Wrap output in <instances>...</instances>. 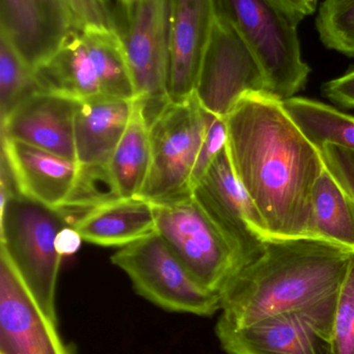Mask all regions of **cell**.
Returning <instances> with one entry per match:
<instances>
[{
  "label": "cell",
  "instance_id": "83f0119b",
  "mask_svg": "<svg viewBox=\"0 0 354 354\" xmlns=\"http://www.w3.org/2000/svg\"><path fill=\"white\" fill-rule=\"evenodd\" d=\"M321 156L328 169L354 199V167L346 149L328 145L322 149Z\"/></svg>",
  "mask_w": 354,
  "mask_h": 354
},
{
  "label": "cell",
  "instance_id": "30bf717a",
  "mask_svg": "<svg viewBox=\"0 0 354 354\" xmlns=\"http://www.w3.org/2000/svg\"><path fill=\"white\" fill-rule=\"evenodd\" d=\"M251 91H266L261 68L238 31L215 10L195 95L204 109L227 118L240 97Z\"/></svg>",
  "mask_w": 354,
  "mask_h": 354
},
{
  "label": "cell",
  "instance_id": "d6a6232c",
  "mask_svg": "<svg viewBox=\"0 0 354 354\" xmlns=\"http://www.w3.org/2000/svg\"><path fill=\"white\" fill-rule=\"evenodd\" d=\"M309 1L311 2V4L314 8H316V4H317L318 0H309Z\"/></svg>",
  "mask_w": 354,
  "mask_h": 354
},
{
  "label": "cell",
  "instance_id": "7c38bea8",
  "mask_svg": "<svg viewBox=\"0 0 354 354\" xmlns=\"http://www.w3.org/2000/svg\"><path fill=\"white\" fill-rule=\"evenodd\" d=\"M0 35L35 72L82 28L66 0H1Z\"/></svg>",
  "mask_w": 354,
  "mask_h": 354
},
{
  "label": "cell",
  "instance_id": "9a60e30c",
  "mask_svg": "<svg viewBox=\"0 0 354 354\" xmlns=\"http://www.w3.org/2000/svg\"><path fill=\"white\" fill-rule=\"evenodd\" d=\"M214 17V0H172L168 75L170 101H184L195 93Z\"/></svg>",
  "mask_w": 354,
  "mask_h": 354
},
{
  "label": "cell",
  "instance_id": "cb8c5ba5",
  "mask_svg": "<svg viewBox=\"0 0 354 354\" xmlns=\"http://www.w3.org/2000/svg\"><path fill=\"white\" fill-rule=\"evenodd\" d=\"M317 28L326 47L354 57V0H324Z\"/></svg>",
  "mask_w": 354,
  "mask_h": 354
},
{
  "label": "cell",
  "instance_id": "8fae6325",
  "mask_svg": "<svg viewBox=\"0 0 354 354\" xmlns=\"http://www.w3.org/2000/svg\"><path fill=\"white\" fill-rule=\"evenodd\" d=\"M193 195L231 241L245 266L261 255L272 236L235 176L227 147L193 185Z\"/></svg>",
  "mask_w": 354,
  "mask_h": 354
},
{
  "label": "cell",
  "instance_id": "e0dca14e",
  "mask_svg": "<svg viewBox=\"0 0 354 354\" xmlns=\"http://www.w3.org/2000/svg\"><path fill=\"white\" fill-rule=\"evenodd\" d=\"M1 156L19 193L52 208L66 203L80 171L77 162L6 137H1Z\"/></svg>",
  "mask_w": 354,
  "mask_h": 354
},
{
  "label": "cell",
  "instance_id": "5b68a950",
  "mask_svg": "<svg viewBox=\"0 0 354 354\" xmlns=\"http://www.w3.org/2000/svg\"><path fill=\"white\" fill-rule=\"evenodd\" d=\"M214 4L255 56L266 93L285 101L305 87L311 68L301 55L299 24L276 0H214Z\"/></svg>",
  "mask_w": 354,
  "mask_h": 354
},
{
  "label": "cell",
  "instance_id": "7a4b0ae2",
  "mask_svg": "<svg viewBox=\"0 0 354 354\" xmlns=\"http://www.w3.org/2000/svg\"><path fill=\"white\" fill-rule=\"evenodd\" d=\"M353 252L319 239H272L220 293L218 328H240L292 313L330 340L339 295Z\"/></svg>",
  "mask_w": 354,
  "mask_h": 354
},
{
  "label": "cell",
  "instance_id": "4316f807",
  "mask_svg": "<svg viewBox=\"0 0 354 354\" xmlns=\"http://www.w3.org/2000/svg\"><path fill=\"white\" fill-rule=\"evenodd\" d=\"M80 27L114 29V8L108 0H66Z\"/></svg>",
  "mask_w": 354,
  "mask_h": 354
},
{
  "label": "cell",
  "instance_id": "f546056e",
  "mask_svg": "<svg viewBox=\"0 0 354 354\" xmlns=\"http://www.w3.org/2000/svg\"><path fill=\"white\" fill-rule=\"evenodd\" d=\"M82 241V237L73 227H64L55 237L56 251L60 256L72 255L78 251Z\"/></svg>",
  "mask_w": 354,
  "mask_h": 354
},
{
  "label": "cell",
  "instance_id": "d6986e66",
  "mask_svg": "<svg viewBox=\"0 0 354 354\" xmlns=\"http://www.w3.org/2000/svg\"><path fill=\"white\" fill-rule=\"evenodd\" d=\"M72 227L87 243L121 249L156 232L153 203L139 197L112 200L87 210Z\"/></svg>",
  "mask_w": 354,
  "mask_h": 354
},
{
  "label": "cell",
  "instance_id": "44dd1931",
  "mask_svg": "<svg viewBox=\"0 0 354 354\" xmlns=\"http://www.w3.org/2000/svg\"><path fill=\"white\" fill-rule=\"evenodd\" d=\"M314 239L354 253V199L324 166L313 191Z\"/></svg>",
  "mask_w": 354,
  "mask_h": 354
},
{
  "label": "cell",
  "instance_id": "52a82bcc",
  "mask_svg": "<svg viewBox=\"0 0 354 354\" xmlns=\"http://www.w3.org/2000/svg\"><path fill=\"white\" fill-rule=\"evenodd\" d=\"M153 206L158 234L193 278L220 297L231 279L245 266L231 241L193 193Z\"/></svg>",
  "mask_w": 354,
  "mask_h": 354
},
{
  "label": "cell",
  "instance_id": "1f68e13d",
  "mask_svg": "<svg viewBox=\"0 0 354 354\" xmlns=\"http://www.w3.org/2000/svg\"><path fill=\"white\" fill-rule=\"evenodd\" d=\"M347 153H348L349 159H351V163H353L354 167V151H347Z\"/></svg>",
  "mask_w": 354,
  "mask_h": 354
},
{
  "label": "cell",
  "instance_id": "d4e9b609",
  "mask_svg": "<svg viewBox=\"0 0 354 354\" xmlns=\"http://www.w3.org/2000/svg\"><path fill=\"white\" fill-rule=\"evenodd\" d=\"M330 344L333 354H354V253L339 295Z\"/></svg>",
  "mask_w": 354,
  "mask_h": 354
},
{
  "label": "cell",
  "instance_id": "4fadbf2b",
  "mask_svg": "<svg viewBox=\"0 0 354 354\" xmlns=\"http://www.w3.org/2000/svg\"><path fill=\"white\" fill-rule=\"evenodd\" d=\"M0 354H71L3 252H0Z\"/></svg>",
  "mask_w": 354,
  "mask_h": 354
},
{
  "label": "cell",
  "instance_id": "9c48e42d",
  "mask_svg": "<svg viewBox=\"0 0 354 354\" xmlns=\"http://www.w3.org/2000/svg\"><path fill=\"white\" fill-rule=\"evenodd\" d=\"M128 276L137 295L164 311L211 317L220 297L202 286L157 231L121 248L110 258Z\"/></svg>",
  "mask_w": 354,
  "mask_h": 354
},
{
  "label": "cell",
  "instance_id": "2e32d148",
  "mask_svg": "<svg viewBox=\"0 0 354 354\" xmlns=\"http://www.w3.org/2000/svg\"><path fill=\"white\" fill-rule=\"evenodd\" d=\"M215 334L228 354H333L330 339L297 314L272 316L240 328L215 326Z\"/></svg>",
  "mask_w": 354,
  "mask_h": 354
},
{
  "label": "cell",
  "instance_id": "4dcf8cb0",
  "mask_svg": "<svg viewBox=\"0 0 354 354\" xmlns=\"http://www.w3.org/2000/svg\"><path fill=\"white\" fill-rule=\"evenodd\" d=\"M287 14L299 24L303 18L314 12L315 8L309 0H276Z\"/></svg>",
  "mask_w": 354,
  "mask_h": 354
},
{
  "label": "cell",
  "instance_id": "484cf974",
  "mask_svg": "<svg viewBox=\"0 0 354 354\" xmlns=\"http://www.w3.org/2000/svg\"><path fill=\"white\" fill-rule=\"evenodd\" d=\"M228 141L226 118L214 115L209 112L205 137L201 145L193 174V187L206 174L214 160L224 151Z\"/></svg>",
  "mask_w": 354,
  "mask_h": 354
},
{
  "label": "cell",
  "instance_id": "ba28073f",
  "mask_svg": "<svg viewBox=\"0 0 354 354\" xmlns=\"http://www.w3.org/2000/svg\"><path fill=\"white\" fill-rule=\"evenodd\" d=\"M209 112L193 93L170 102L150 124L151 166L139 197L152 203L193 193V174L201 149Z\"/></svg>",
  "mask_w": 354,
  "mask_h": 354
},
{
  "label": "cell",
  "instance_id": "8992f818",
  "mask_svg": "<svg viewBox=\"0 0 354 354\" xmlns=\"http://www.w3.org/2000/svg\"><path fill=\"white\" fill-rule=\"evenodd\" d=\"M172 0H116L114 30L124 47L135 100L148 124L170 103L168 93Z\"/></svg>",
  "mask_w": 354,
  "mask_h": 354
},
{
  "label": "cell",
  "instance_id": "ac0fdd59",
  "mask_svg": "<svg viewBox=\"0 0 354 354\" xmlns=\"http://www.w3.org/2000/svg\"><path fill=\"white\" fill-rule=\"evenodd\" d=\"M134 100L99 97L78 101L74 135L80 167H106L122 139Z\"/></svg>",
  "mask_w": 354,
  "mask_h": 354
},
{
  "label": "cell",
  "instance_id": "6da1fadb",
  "mask_svg": "<svg viewBox=\"0 0 354 354\" xmlns=\"http://www.w3.org/2000/svg\"><path fill=\"white\" fill-rule=\"evenodd\" d=\"M226 120L233 171L272 239H315L312 199L326 164L283 101L266 91H251Z\"/></svg>",
  "mask_w": 354,
  "mask_h": 354
},
{
  "label": "cell",
  "instance_id": "3957f363",
  "mask_svg": "<svg viewBox=\"0 0 354 354\" xmlns=\"http://www.w3.org/2000/svg\"><path fill=\"white\" fill-rule=\"evenodd\" d=\"M39 91L76 101L110 97L135 100L124 47L114 29L85 26L33 72Z\"/></svg>",
  "mask_w": 354,
  "mask_h": 354
},
{
  "label": "cell",
  "instance_id": "603a6c76",
  "mask_svg": "<svg viewBox=\"0 0 354 354\" xmlns=\"http://www.w3.org/2000/svg\"><path fill=\"white\" fill-rule=\"evenodd\" d=\"M39 91L35 75L8 39L0 35V122L25 99Z\"/></svg>",
  "mask_w": 354,
  "mask_h": 354
},
{
  "label": "cell",
  "instance_id": "f1b7e54d",
  "mask_svg": "<svg viewBox=\"0 0 354 354\" xmlns=\"http://www.w3.org/2000/svg\"><path fill=\"white\" fill-rule=\"evenodd\" d=\"M324 95L347 109H354V68L324 85Z\"/></svg>",
  "mask_w": 354,
  "mask_h": 354
},
{
  "label": "cell",
  "instance_id": "277c9868",
  "mask_svg": "<svg viewBox=\"0 0 354 354\" xmlns=\"http://www.w3.org/2000/svg\"><path fill=\"white\" fill-rule=\"evenodd\" d=\"M69 226L64 214L22 194L0 202L1 252L6 254L42 311L53 322L56 285L62 256L56 251L58 231Z\"/></svg>",
  "mask_w": 354,
  "mask_h": 354
},
{
  "label": "cell",
  "instance_id": "5bb4252c",
  "mask_svg": "<svg viewBox=\"0 0 354 354\" xmlns=\"http://www.w3.org/2000/svg\"><path fill=\"white\" fill-rule=\"evenodd\" d=\"M78 101L37 91L1 122V137L21 141L77 162L74 122Z\"/></svg>",
  "mask_w": 354,
  "mask_h": 354
},
{
  "label": "cell",
  "instance_id": "7402d4cb",
  "mask_svg": "<svg viewBox=\"0 0 354 354\" xmlns=\"http://www.w3.org/2000/svg\"><path fill=\"white\" fill-rule=\"evenodd\" d=\"M295 126L321 153L328 145L354 151V116L315 100L292 97L283 101Z\"/></svg>",
  "mask_w": 354,
  "mask_h": 354
},
{
  "label": "cell",
  "instance_id": "ffe728a7",
  "mask_svg": "<svg viewBox=\"0 0 354 354\" xmlns=\"http://www.w3.org/2000/svg\"><path fill=\"white\" fill-rule=\"evenodd\" d=\"M150 166V127L143 106L134 100L128 126L107 166L118 197H139L147 181Z\"/></svg>",
  "mask_w": 354,
  "mask_h": 354
}]
</instances>
